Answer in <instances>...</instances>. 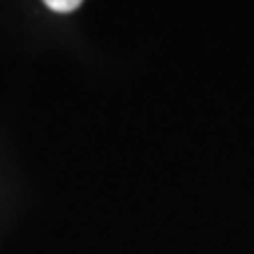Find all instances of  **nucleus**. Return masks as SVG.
I'll return each mask as SVG.
<instances>
[{"label":"nucleus","instance_id":"obj_1","mask_svg":"<svg viewBox=\"0 0 254 254\" xmlns=\"http://www.w3.org/2000/svg\"><path fill=\"white\" fill-rule=\"evenodd\" d=\"M83 0H45V4L49 6L51 11H58V13H70L81 6Z\"/></svg>","mask_w":254,"mask_h":254}]
</instances>
